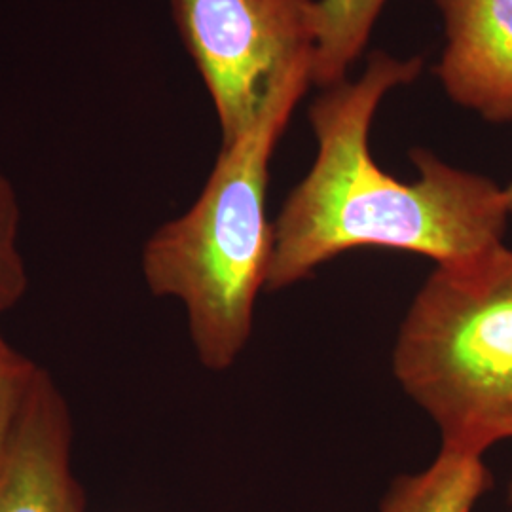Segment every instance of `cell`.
Segmentation results:
<instances>
[{"label":"cell","instance_id":"obj_1","mask_svg":"<svg viewBox=\"0 0 512 512\" xmlns=\"http://www.w3.org/2000/svg\"><path fill=\"white\" fill-rule=\"evenodd\" d=\"M421 73V59L374 52L357 82L310 109L317 156L274 222L266 291H283L355 249H393L458 264L503 245L509 207L501 186L416 148L420 179L403 183L374 162L368 135L387 93Z\"/></svg>","mask_w":512,"mask_h":512},{"label":"cell","instance_id":"obj_2","mask_svg":"<svg viewBox=\"0 0 512 512\" xmlns=\"http://www.w3.org/2000/svg\"><path fill=\"white\" fill-rule=\"evenodd\" d=\"M311 59H300L283 76L255 124L222 145L196 203L158 228L143 249L150 293L183 304L196 355L215 372L234 365L251 338L274 247L266 211L270 160L308 92Z\"/></svg>","mask_w":512,"mask_h":512},{"label":"cell","instance_id":"obj_3","mask_svg":"<svg viewBox=\"0 0 512 512\" xmlns=\"http://www.w3.org/2000/svg\"><path fill=\"white\" fill-rule=\"evenodd\" d=\"M393 372L440 450L482 458L512 439V249L433 270L397 332Z\"/></svg>","mask_w":512,"mask_h":512},{"label":"cell","instance_id":"obj_4","mask_svg":"<svg viewBox=\"0 0 512 512\" xmlns=\"http://www.w3.org/2000/svg\"><path fill=\"white\" fill-rule=\"evenodd\" d=\"M171 6L228 145L255 124L283 76L313 55L317 2L171 0Z\"/></svg>","mask_w":512,"mask_h":512},{"label":"cell","instance_id":"obj_5","mask_svg":"<svg viewBox=\"0 0 512 512\" xmlns=\"http://www.w3.org/2000/svg\"><path fill=\"white\" fill-rule=\"evenodd\" d=\"M73 442L69 403L42 368L0 456V512H86Z\"/></svg>","mask_w":512,"mask_h":512},{"label":"cell","instance_id":"obj_6","mask_svg":"<svg viewBox=\"0 0 512 512\" xmlns=\"http://www.w3.org/2000/svg\"><path fill=\"white\" fill-rule=\"evenodd\" d=\"M446 48L435 74L484 120L512 122V0H437Z\"/></svg>","mask_w":512,"mask_h":512},{"label":"cell","instance_id":"obj_7","mask_svg":"<svg viewBox=\"0 0 512 512\" xmlns=\"http://www.w3.org/2000/svg\"><path fill=\"white\" fill-rule=\"evenodd\" d=\"M494 488V475L480 456L440 450L420 473L397 476L378 512H473Z\"/></svg>","mask_w":512,"mask_h":512},{"label":"cell","instance_id":"obj_8","mask_svg":"<svg viewBox=\"0 0 512 512\" xmlns=\"http://www.w3.org/2000/svg\"><path fill=\"white\" fill-rule=\"evenodd\" d=\"M385 0L317 2V40L311 59V82L332 88L346 82L349 67L363 52Z\"/></svg>","mask_w":512,"mask_h":512},{"label":"cell","instance_id":"obj_9","mask_svg":"<svg viewBox=\"0 0 512 512\" xmlns=\"http://www.w3.org/2000/svg\"><path fill=\"white\" fill-rule=\"evenodd\" d=\"M21 209L14 184L0 173V317L27 293L29 274L19 251Z\"/></svg>","mask_w":512,"mask_h":512},{"label":"cell","instance_id":"obj_10","mask_svg":"<svg viewBox=\"0 0 512 512\" xmlns=\"http://www.w3.org/2000/svg\"><path fill=\"white\" fill-rule=\"evenodd\" d=\"M42 366L14 348L0 329V456L29 401Z\"/></svg>","mask_w":512,"mask_h":512},{"label":"cell","instance_id":"obj_11","mask_svg":"<svg viewBox=\"0 0 512 512\" xmlns=\"http://www.w3.org/2000/svg\"><path fill=\"white\" fill-rule=\"evenodd\" d=\"M505 192V200H507V207H509V213L512 215V181L503 188Z\"/></svg>","mask_w":512,"mask_h":512},{"label":"cell","instance_id":"obj_12","mask_svg":"<svg viewBox=\"0 0 512 512\" xmlns=\"http://www.w3.org/2000/svg\"><path fill=\"white\" fill-rule=\"evenodd\" d=\"M507 507H509V512H512V476L509 488H507Z\"/></svg>","mask_w":512,"mask_h":512}]
</instances>
